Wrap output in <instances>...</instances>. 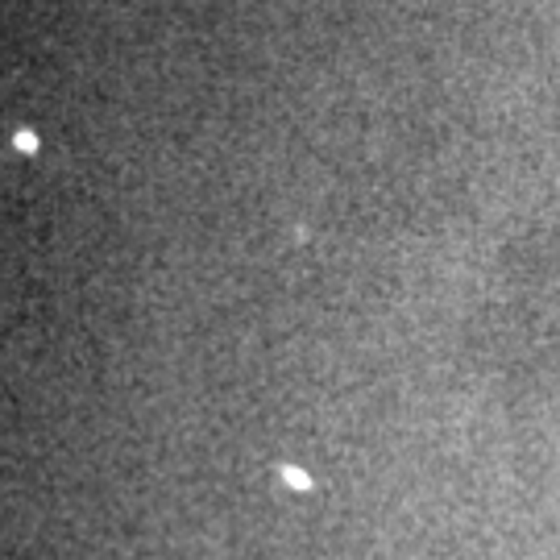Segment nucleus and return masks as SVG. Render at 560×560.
<instances>
[{"instance_id": "f257e3e1", "label": "nucleus", "mask_w": 560, "mask_h": 560, "mask_svg": "<svg viewBox=\"0 0 560 560\" xmlns=\"http://www.w3.org/2000/svg\"><path fill=\"white\" fill-rule=\"evenodd\" d=\"M282 477H286V481H291V486H299V490H307V486H312V477H307V473H299V469H282Z\"/></svg>"}]
</instances>
